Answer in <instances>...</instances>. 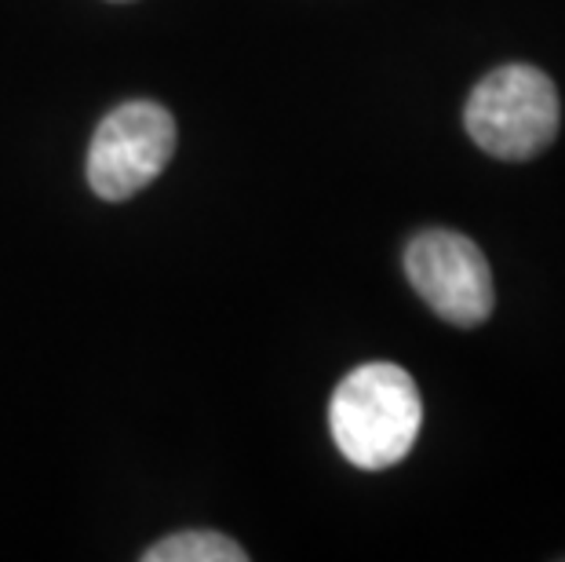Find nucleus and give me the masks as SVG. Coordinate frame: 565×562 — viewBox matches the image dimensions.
Returning <instances> with one entry per match:
<instances>
[{
	"label": "nucleus",
	"mask_w": 565,
	"mask_h": 562,
	"mask_svg": "<svg viewBox=\"0 0 565 562\" xmlns=\"http://www.w3.org/2000/svg\"><path fill=\"white\" fill-rule=\"evenodd\" d=\"M147 562H245L248 555L215 530H183L150 548Z\"/></svg>",
	"instance_id": "5"
},
{
	"label": "nucleus",
	"mask_w": 565,
	"mask_h": 562,
	"mask_svg": "<svg viewBox=\"0 0 565 562\" xmlns=\"http://www.w3.org/2000/svg\"><path fill=\"white\" fill-rule=\"evenodd\" d=\"M424 424L416 380L394 362H369L340 380L329 405L335 449L354 468L383 471L413 453Z\"/></svg>",
	"instance_id": "1"
},
{
	"label": "nucleus",
	"mask_w": 565,
	"mask_h": 562,
	"mask_svg": "<svg viewBox=\"0 0 565 562\" xmlns=\"http://www.w3.org/2000/svg\"><path fill=\"white\" fill-rule=\"evenodd\" d=\"M175 153V117L161 103H121L88 147V183L103 201H128L158 179Z\"/></svg>",
	"instance_id": "3"
},
{
	"label": "nucleus",
	"mask_w": 565,
	"mask_h": 562,
	"mask_svg": "<svg viewBox=\"0 0 565 562\" xmlns=\"http://www.w3.org/2000/svg\"><path fill=\"white\" fill-rule=\"evenodd\" d=\"M463 125L486 153L500 161H529L558 136L562 106L544 70L511 63L478 81L467 99Z\"/></svg>",
	"instance_id": "2"
},
{
	"label": "nucleus",
	"mask_w": 565,
	"mask_h": 562,
	"mask_svg": "<svg viewBox=\"0 0 565 562\" xmlns=\"http://www.w3.org/2000/svg\"><path fill=\"white\" fill-rule=\"evenodd\" d=\"M405 274L430 310L452 326L475 329L492 315V271L471 237L456 231H424L405 248Z\"/></svg>",
	"instance_id": "4"
}]
</instances>
